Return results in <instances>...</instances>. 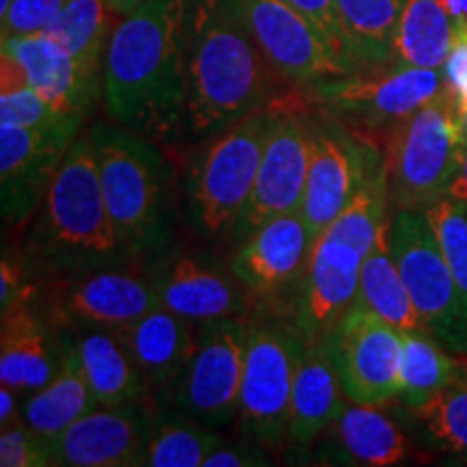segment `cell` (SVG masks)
I'll return each instance as SVG.
<instances>
[{
  "label": "cell",
  "instance_id": "obj_1",
  "mask_svg": "<svg viewBox=\"0 0 467 467\" xmlns=\"http://www.w3.org/2000/svg\"><path fill=\"white\" fill-rule=\"evenodd\" d=\"M189 0H148L117 25L104 57L110 121L169 145L186 134Z\"/></svg>",
  "mask_w": 467,
  "mask_h": 467
},
{
  "label": "cell",
  "instance_id": "obj_2",
  "mask_svg": "<svg viewBox=\"0 0 467 467\" xmlns=\"http://www.w3.org/2000/svg\"><path fill=\"white\" fill-rule=\"evenodd\" d=\"M273 74L234 0H189V137L203 141L271 107Z\"/></svg>",
  "mask_w": 467,
  "mask_h": 467
},
{
  "label": "cell",
  "instance_id": "obj_3",
  "mask_svg": "<svg viewBox=\"0 0 467 467\" xmlns=\"http://www.w3.org/2000/svg\"><path fill=\"white\" fill-rule=\"evenodd\" d=\"M22 260L39 282L130 262L110 221L89 134H80L26 225Z\"/></svg>",
  "mask_w": 467,
  "mask_h": 467
},
{
  "label": "cell",
  "instance_id": "obj_4",
  "mask_svg": "<svg viewBox=\"0 0 467 467\" xmlns=\"http://www.w3.org/2000/svg\"><path fill=\"white\" fill-rule=\"evenodd\" d=\"M110 221L132 260L150 262L173 244L175 178L162 145L115 121L89 130Z\"/></svg>",
  "mask_w": 467,
  "mask_h": 467
},
{
  "label": "cell",
  "instance_id": "obj_5",
  "mask_svg": "<svg viewBox=\"0 0 467 467\" xmlns=\"http://www.w3.org/2000/svg\"><path fill=\"white\" fill-rule=\"evenodd\" d=\"M275 107L258 109L203 139L182 180L184 219L206 244H227L258 175Z\"/></svg>",
  "mask_w": 467,
  "mask_h": 467
},
{
  "label": "cell",
  "instance_id": "obj_6",
  "mask_svg": "<svg viewBox=\"0 0 467 467\" xmlns=\"http://www.w3.org/2000/svg\"><path fill=\"white\" fill-rule=\"evenodd\" d=\"M465 143L448 87L409 115L388 141L389 203L394 208L426 210L451 189Z\"/></svg>",
  "mask_w": 467,
  "mask_h": 467
},
{
  "label": "cell",
  "instance_id": "obj_7",
  "mask_svg": "<svg viewBox=\"0 0 467 467\" xmlns=\"http://www.w3.org/2000/svg\"><path fill=\"white\" fill-rule=\"evenodd\" d=\"M389 243L426 334L467 358L463 299L424 210L396 208L389 217Z\"/></svg>",
  "mask_w": 467,
  "mask_h": 467
},
{
  "label": "cell",
  "instance_id": "obj_8",
  "mask_svg": "<svg viewBox=\"0 0 467 467\" xmlns=\"http://www.w3.org/2000/svg\"><path fill=\"white\" fill-rule=\"evenodd\" d=\"M303 347L296 325L251 323L236 429L268 452L288 446L292 383Z\"/></svg>",
  "mask_w": 467,
  "mask_h": 467
},
{
  "label": "cell",
  "instance_id": "obj_9",
  "mask_svg": "<svg viewBox=\"0 0 467 467\" xmlns=\"http://www.w3.org/2000/svg\"><path fill=\"white\" fill-rule=\"evenodd\" d=\"M42 317L63 331H119L159 307L148 262L96 268L85 275L44 282Z\"/></svg>",
  "mask_w": 467,
  "mask_h": 467
},
{
  "label": "cell",
  "instance_id": "obj_10",
  "mask_svg": "<svg viewBox=\"0 0 467 467\" xmlns=\"http://www.w3.org/2000/svg\"><path fill=\"white\" fill-rule=\"evenodd\" d=\"M251 323L223 318L202 323V336L186 370L169 385V402L210 429L236 422Z\"/></svg>",
  "mask_w": 467,
  "mask_h": 467
},
{
  "label": "cell",
  "instance_id": "obj_11",
  "mask_svg": "<svg viewBox=\"0 0 467 467\" xmlns=\"http://www.w3.org/2000/svg\"><path fill=\"white\" fill-rule=\"evenodd\" d=\"M446 87L443 69L394 66L385 72L348 74L309 93L336 121L366 132L392 134L409 115Z\"/></svg>",
  "mask_w": 467,
  "mask_h": 467
},
{
  "label": "cell",
  "instance_id": "obj_12",
  "mask_svg": "<svg viewBox=\"0 0 467 467\" xmlns=\"http://www.w3.org/2000/svg\"><path fill=\"white\" fill-rule=\"evenodd\" d=\"M323 340L334 358L344 399L385 405L399 399L402 331L353 303Z\"/></svg>",
  "mask_w": 467,
  "mask_h": 467
},
{
  "label": "cell",
  "instance_id": "obj_13",
  "mask_svg": "<svg viewBox=\"0 0 467 467\" xmlns=\"http://www.w3.org/2000/svg\"><path fill=\"white\" fill-rule=\"evenodd\" d=\"M247 31L277 76L312 89L353 74L306 16L285 0H234Z\"/></svg>",
  "mask_w": 467,
  "mask_h": 467
},
{
  "label": "cell",
  "instance_id": "obj_14",
  "mask_svg": "<svg viewBox=\"0 0 467 467\" xmlns=\"http://www.w3.org/2000/svg\"><path fill=\"white\" fill-rule=\"evenodd\" d=\"M309 150H312V121L299 113L275 107V119L268 132L254 191L234 227L227 247L236 249L244 238H249L268 221L288 213H301Z\"/></svg>",
  "mask_w": 467,
  "mask_h": 467
},
{
  "label": "cell",
  "instance_id": "obj_15",
  "mask_svg": "<svg viewBox=\"0 0 467 467\" xmlns=\"http://www.w3.org/2000/svg\"><path fill=\"white\" fill-rule=\"evenodd\" d=\"M159 306L195 323L243 318L249 292L232 268L200 249L169 247L150 260Z\"/></svg>",
  "mask_w": 467,
  "mask_h": 467
},
{
  "label": "cell",
  "instance_id": "obj_16",
  "mask_svg": "<svg viewBox=\"0 0 467 467\" xmlns=\"http://www.w3.org/2000/svg\"><path fill=\"white\" fill-rule=\"evenodd\" d=\"M83 128L33 130L0 124V210L5 227H25Z\"/></svg>",
  "mask_w": 467,
  "mask_h": 467
},
{
  "label": "cell",
  "instance_id": "obj_17",
  "mask_svg": "<svg viewBox=\"0 0 467 467\" xmlns=\"http://www.w3.org/2000/svg\"><path fill=\"white\" fill-rule=\"evenodd\" d=\"M377 151L375 145L337 121H312V150L301 217L314 243L353 200Z\"/></svg>",
  "mask_w": 467,
  "mask_h": 467
},
{
  "label": "cell",
  "instance_id": "obj_18",
  "mask_svg": "<svg viewBox=\"0 0 467 467\" xmlns=\"http://www.w3.org/2000/svg\"><path fill=\"white\" fill-rule=\"evenodd\" d=\"M151 424H154V409L148 405V400L91 409L50 443L52 465H143Z\"/></svg>",
  "mask_w": 467,
  "mask_h": 467
},
{
  "label": "cell",
  "instance_id": "obj_19",
  "mask_svg": "<svg viewBox=\"0 0 467 467\" xmlns=\"http://www.w3.org/2000/svg\"><path fill=\"white\" fill-rule=\"evenodd\" d=\"M366 255L340 238L320 234L312 247L296 303V329L306 340L325 337L358 299Z\"/></svg>",
  "mask_w": 467,
  "mask_h": 467
},
{
  "label": "cell",
  "instance_id": "obj_20",
  "mask_svg": "<svg viewBox=\"0 0 467 467\" xmlns=\"http://www.w3.org/2000/svg\"><path fill=\"white\" fill-rule=\"evenodd\" d=\"M314 238L301 213L268 221L238 244L230 268L251 296H275L301 284Z\"/></svg>",
  "mask_w": 467,
  "mask_h": 467
},
{
  "label": "cell",
  "instance_id": "obj_21",
  "mask_svg": "<svg viewBox=\"0 0 467 467\" xmlns=\"http://www.w3.org/2000/svg\"><path fill=\"white\" fill-rule=\"evenodd\" d=\"M3 55L14 58L26 83L58 113L87 119L100 98L102 72L87 67L46 33L5 37Z\"/></svg>",
  "mask_w": 467,
  "mask_h": 467
},
{
  "label": "cell",
  "instance_id": "obj_22",
  "mask_svg": "<svg viewBox=\"0 0 467 467\" xmlns=\"http://www.w3.org/2000/svg\"><path fill=\"white\" fill-rule=\"evenodd\" d=\"M66 347V331L39 314L33 303L0 317V383L16 394L31 396L57 375Z\"/></svg>",
  "mask_w": 467,
  "mask_h": 467
},
{
  "label": "cell",
  "instance_id": "obj_23",
  "mask_svg": "<svg viewBox=\"0 0 467 467\" xmlns=\"http://www.w3.org/2000/svg\"><path fill=\"white\" fill-rule=\"evenodd\" d=\"M379 405H344L329 429L318 437V463L389 467L411 457L407 435Z\"/></svg>",
  "mask_w": 467,
  "mask_h": 467
},
{
  "label": "cell",
  "instance_id": "obj_24",
  "mask_svg": "<svg viewBox=\"0 0 467 467\" xmlns=\"http://www.w3.org/2000/svg\"><path fill=\"white\" fill-rule=\"evenodd\" d=\"M113 334L126 347L148 388L162 392L182 375L195 355L202 323L159 306Z\"/></svg>",
  "mask_w": 467,
  "mask_h": 467
},
{
  "label": "cell",
  "instance_id": "obj_25",
  "mask_svg": "<svg viewBox=\"0 0 467 467\" xmlns=\"http://www.w3.org/2000/svg\"><path fill=\"white\" fill-rule=\"evenodd\" d=\"M342 385L323 337L306 340L296 364L290 399L288 446L312 448L342 411Z\"/></svg>",
  "mask_w": 467,
  "mask_h": 467
},
{
  "label": "cell",
  "instance_id": "obj_26",
  "mask_svg": "<svg viewBox=\"0 0 467 467\" xmlns=\"http://www.w3.org/2000/svg\"><path fill=\"white\" fill-rule=\"evenodd\" d=\"M467 0H407L394 39L396 66L441 69Z\"/></svg>",
  "mask_w": 467,
  "mask_h": 467
},
{
  "label": "cell",
  "instance_id": "obj_27",
  "mask_svg": "<svg viewBox=\"0 0 467 467\" xmlns=\"http://www.w3.org/2000/svg\"><path fill=\"white\" fill-rule=\"evenodd\" d=\"M96 407L98 402L87 383L83 364H80L78 350L74 344V334L66 331V347H63V359L57 375L39 392L25 396L22 418L33 431H37L48 441H55L76 420Z\"/></svg>",
  "mask_w": 467,
  "mask_h": 467
},
{
  "label": "cell",
  "instance_id": "obj_28",
  "mask_svg": "<svg viewBox=\"0 0 467 467\" xmlns=\"http://www.w3.org/2000/svg\"><path fill=\"white\" fill-rule=\"evenodd\" d=\"M87 383L98 407L148 400V383L113 331H72Z\"/></svg>",
  "mask_w": 467,
  "mask_h": 467
},
{
  "label": "cell",
  "instance_id": "obj_29",
  "mask_svg": "<svg viewBox=\"0 0 467 467\" xmlns=\"http://www.w3.org/2000/svg\"><path fill=\"white\" fill-rule=\"evenodd\" d=\"M407 0H336L337 17L355 72H370L394 58V39Z\"/></svg>",
  "mask_w": 467,
  "mask_h": 467
},
{
  "label": "cell",
  "instance_id": "obj_30",
  "mask_svg": "<svg viewBox=\"0 0 467 467\" xmlns=\"http://www.w3.org/2000/svg\"><path fill=\"white\" fill-rule=\"evenodd\" d=\"M355 303L400 331H424L411 296L396 265L389 243V219L361 262L359 292Z\"/></svg>",
  "mask_w": 467,
  "mask_h": 467
},
{
  "label": "cell",
  "instance_id": "obj_31",
  "mask_svg": "<svg viewBox=\"0 0 467 467\" xmlns=\"http://www.w3.org/2000/svg\"><path fill=\"white\" fill-rule=\"evenodd\" d=\"M467 372V361L454 358L426 331H402L399 399L409 409L433 400L448 385Z\"/></svg>",
  "mask_w": 467,
  "mask_h": 467
},
{
  "label": "cell",
  "instance_id": "obj_32",
  "mask_svg": "<svg viewBox=\"0 0 467 467\" xmlns=\"http://www.w3.org/2000/svg\"><path fill=\"white\" fill-rule=\"evenodd\" d=\"M223 441L217 429L197 422L171 402L154 409V424L145 451L148 467H203L214 446Z\"/></svg>",
  "mask_w": 467,
  "mask_h": 467
},
{
  "label": "cell",
  "instance_id": "obj_33",
  "mask_svg": "<svg viewBox=\"0 0 467 467\" xmlns=\"http://www.w3.org/2000/svg\"><path fill=\"white\" fill-rule=\"evenodd\" d=\"M389 182L388 167L381 151H377L368 167L364 182L359 184L358 192L342 214L323 234L340 238V241L358 247L361 254H368L375 244L381 227L389 219Z\"/></svg>",
  "mask_w": 467,
  "mask_h": 467
},
{
  "label": "cell",
  "instance_id": "obj_34",
  "mask_svg": "<svg viewBox=\"0 0 467 467\" xmlns=\"http://www.w3.org/2000/svg\"><path fill=\"white\" fill-rule=\"evenodd\" d=\"M110 14L113 11L107 0H66L44 33L87 67L104 72V57L110 42Z\"/></svg>",
  "mask_w": 467,
  "mask_h": 467
},
{
  "label": "cell",
  "instance_id": "obj_35",
  "mask_svg": "<svg viewBox=\"0 0 467 467\" xmlns=\"http://www.w3.org/2000/svg\"><path fill=\"white\" fill-rule=\"evenodd\" d=\"M0 124L55 130V128H83L85 117L58 113L55 107L26 83L25 74L14 58L3 55L0 63Z\"/></svg>",
  "mask_w": 467,
  "mask_h": 467
},
{
  "label": "cell",
  "instance_id": "obj_36",
  "mask_svg": "<svg viewBox=\"0 0 467 467\" xmlns=\"http://www.w3.org/2000/svg\"><path fill=\"white\" fill-rule=\"evenodd\" d=\"M411 411L440 451L467 461V372Z\"/></svg>",
  "mask_w": 467,
  "mask_h": 467
},
{
  "label": "cell",
  "instance_id": "obj_37",
  "mask_svg": "<svg viewBox=\"0 0 467 467\" xmlns=\"http://www.w3.org/2000/svg\"><path fill=\"white\" fill-rule=\"evenodd\" d=\"M451 266L454 284L467 312V203L443 195L424 210Z\"/></svg>",
  "mask_w": 467,
  "mask_h": 467
},
{
  "label": "cell",
  "instance_id": "obj_38",
  "mask_svg": "<svg viewBox=\"0 0 467 467\" xmlns=\"http://www.w3.org/2000/svg\"><path fill=\"white\" fill-rule=\"evenodd\" d=\"M50 443L26 424L25 418L3 426L0 431V465L3 467H46L52 465Z\"/></svg>",
  "mask_w": 467,
  "mask_h": 467
},
{
  "label": "cell",
  "instance_id": "obj_39",
  "mask_svg": "<svg viewBox=\"0 0 467 467\" xmlns=\"http://www.w3.org/2000/svg\"><path fill=\"white\" fill-rule=\"evenodd\" d=\"M66 0H14L3 17V39L14 35L44 33L58 16Z\"/></svg>",
  "mask_w": 467,
  "mask_h": 467
},
{
  "label": "cell",
  "instance_id": "obj_40",
  "mask_svg": "<svg viewBox=\"0 0 467 467\" xmlns=\"http://www.w3.org/2000/svg\"><path fill=\"white\" fill-rule=\"evenodd\" d=\"M285 3H290L301 16H306L307 20L312 22V26L320 33V37L325 39L327 46H329V48L350 67V72L355 74V69L350 66L347 57V46H344V35L340 28V17H337L336 0H285Z\"/></svg>",
  "mask_w": 467,
  "mask_h": 467
},
{
  "label": "cell",
  "instance_id": "obj_41",
  "mask_svg": "<svg viewBox=\"0 0 467 467\" xmlns=\"http://www.w3.org/2000/svg\"><path fill=\"white\" fill-rule=\"evenodd\" d=\"M273 463L275 461L265 446L241 435L236 441L223 437V441L210 451L206 461H203V467H266Z\"/></svg>",
  "mask_w": 467,
  "mask_h": 467
},
{
  "label": "cell",
  "instance_id": "obj_42",
  "mask_svg": "<svg viewBox=\"0 0 467 467\" xmlns=\"http://www.w3.org/2000/svg\"><path fill=\"white\" fill-rule=\"evenodd\" d=\"M443 78L454 96L467 91V20L459 22L452 31L451 50L443 61Z\"/></svg>",
  "mask_w": 467,
  "mask_h": 467
},
{
  "label": "cell",
  "instance_id": "obj_43",
  "mask_svg": "<svg viewBox=\"0 0 467 467\" xmlns=\"http://www.w3.org/2000/svg\"><path fill=\"white\" fill-rule=\"evenodd\" d=\"M22 418V405H17V394L3 385L0 388V429L17 422Z\"/></svg>",
  "mask_w": 467,
  "mask_h": 467
},
{
  "label": "cell",
  "instance_id": "obj_44",
  "mask_svg": "<svg viewBox=\"0 0 467 467\" xmlns=\"http://www.w3.org/2000/svg\"><path fill=\"white\" fill-rule=\"evenodd\" d=\"M446 195L452 197L454 202L467 203V150L463 154V161H461L459 171H457V175H454V180L451 182V189H448Z\"/></svg>",
  "mask_w": 467,
  "mask_h": 467
},
{
  "label": "cell",
  "instance_id": "obj_45",
  "mask_svg": "<svg viewBox=\"0 0 467 467\" xmlns=\"http://www.w3.org/2000/svg\"><path fill=\"white\" fill-rule=\"evenodd\" d=\"M452 93V91H451ZM454 96V93H452ZM454 109H457V119L461 128V137H463V143L467 148V91L454 96Z\"/></svg>",
  "mask_w": 467,
  "mask_h": 467
},
{
  "label": "cell",
  "instance_id": "obj_46",
  "mask_svg": "<svg viewBox=\"0 0 467 467\" xmlns=\"http://www.w3.org/2000/svg\"><path fill=\"white\" fill-rule=\"evenodd\" d=\"M107 3L115 16L126 17V16H130L132 11H137L139 7H141V5L148 3V0H107Z\"/></svg>",
  "mask_w": 467,
  "mask_h": 467
},
{
  "label": "cell",
  "instance_id": "obj_47",
  "mask_svg": "<svg viewBox=\"0 0 467 467\" xmlns=\"http://www.w3.org/2000/svg\"><path fill=\"white\" fill-rule=\"evenodd\" d=\"M11 3H14V0H0V20H3V17L7 16Z\"/></svg>",
  "mask_w": 467,
  "mask_h": 467
}]
</instances>
